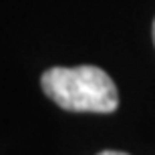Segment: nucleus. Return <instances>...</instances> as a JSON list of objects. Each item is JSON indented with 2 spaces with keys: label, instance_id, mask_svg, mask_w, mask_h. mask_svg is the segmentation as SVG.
<instances>
[{
  "label": "nucleus",
  "instance_id": "3",
  "mask_svg": "<svg viewBox=\"0 0 155 155\" xmlns=\"http://www.w3.org/2000/svg\"><path fill=\"white\" fill-rule=\"evenodd\" d=\"M153 42H155V20H153Z\"/></svg>",
  "mask_w": 155,
  "mask_h": 155
},
{
  "label": "nucleus",
  "instance_id": "1",
  "mask_svg": "<svg viewBox=\"0 0 155 155\" xmlns=\"http://www.w3.org/2000/svg\"><path fill=\"white\" fill-rule=\"evenodd\" d=\"M51 101L75 113H113L119 107V91L103 69L93 64L52 67L40 77Z\"/></svg>",
  "mask_w": 155,
  "mask_h": 155
},
{
  "label": "nucleus",
  "instance_id": "2",
  "mask_svg": "<svg viewBox=\"0 0 155 155\" xmlns=\"http://www.w3.org/2000/svg\"><path fill=\"white\" fill-rule=\"evenodd\" d=\"M99 155H129V153H123V151H101Z\"/></svg>",
  "mask_w": 155,
  "mask_h": 155
}]
</instances>
